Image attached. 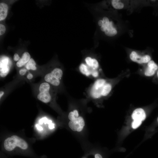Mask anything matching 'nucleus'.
I'll use <instances>...</instances> for the list:
<instances>
[{
  "label": "nucleus",
  "instance_id": "nucleus-2",
  "mask_svg": "<svg viewBox=\"0 0 158 158\" xmlns=\"http://www.w3.org/2000/svg\"><path fill=\"white\" fill-rule=\"evenodd\" d=\"M63 74V71L61 69L56 68L51 72L46 75L44 79L47 82L54 86H58L60 84V80L62 77Z\"/></svg>",
  "mask_w": 158,
  "mask_h": 158
},
{
  "label": "nucleus",
  "instance_id": "nucleus-9",
  "mask_svg": "<svg viewBox=\"0 0 158 158\" xmlns=\"http://www.w3.org/2000/svg\"><path fill=\"white\" fill-rule=\"evenodd\" d=\"M8 60L7 59L6 60H1L0 66H4L0 67V76L2 77H4L6 76L10 70L9 67L7 66Z\"/></svg>",
  "mask_w": 158,
  "mask_h": 158
},
{
  "label": "nucleus",
  "instance_id": "nucleus-3",
  "mask_svg": "<svg viewBox=\"0 0 158 158\" xmlns=\"http://www.w3.org/2000/svg\"><path fill=\"white\" fill-rule=\"evenodd\" d=\"M51 86L49 83L44 82L40 85L39 90V93L37 96L38 99L44 103H47L50 102L51 97L50 92Z\"/></svg>",
  "mask_w": 158,
  "mask_h": 158
},
{
  "label": "nucleus",
  "instance_id": "nucleus-10",
  "mask_svg": "<svg viewBox=\"0 0 158 158\" xmlns=\"http://www.w3.org/2000/svg\"><path fill=\"white\" fill-rule=\"evenodd\" d=\"M30 59V56L29 53L27 52H25L23 54L21 58L16 63V65L18 67L24 66L27 63Z\"/></svg>",
  "mask_w": 158,
  "mask_h": 158
},
{
  "label": "nucleus",
  "instance_id": "nucleus-32",
  "mask_svg": "<svg viewBox=\"0 0 158 158\" xmlns=\"http://www.w3.org/2000/svg\"><path fill=\"white\" fill-rule=\"evenodd\" d=\"M157 121L158 122V117L157 118Z\"/></svg>",
  "mask_w": 158,
  "mask_h": 158
},
{
  "label": "nucleus",
  "instance_id": "nucleus-1",
  "mask_svg": "<svg viewBox=\"0 0 158 158\" xmlns=\"http://www.w3.org/2000/svg\"><path fill=\"white\" fill-rule=\"evenodd\" d=\"M4 147L5 150L11 152L16 147L25 150L28 148V145L25 141L20 137L13 135L6 138L4 142Z\"/></svg>",
  "mask_w": 158,
  "mask_h": 158
},
{
  "label": "nucleus",
  "instance_id": "nucleus-12",
  "mask_svg": "<svg viewBox=\"0 0 158 158\" xmlns=\"http://www.w3.org/2000/svg\"><path fill=\"white\" fill-rule=\"evenodd\" d=\"M79 69L80 72L83 74L89 76L91 74V72L87 65L84 63H81L79 66Z\"/></svg>",
  "mask_w": 158,
  "mask_h": 158
},
{
  "label": "nucleus",
  "instance_id": "nucleus-11",
  "mask_svg": "<svg viewBox=\"0 0 158 158\" xmlns=\"http://www.w3.org/2000/svg\"><path fill=\"white\" fill-rule=\"evenodd\" d=\"M8 6L7 5L4 3L0 4V20H4L6 18L8 13Z\"/></svg>",
  "mask_w": 158,
  "mask_h": 158
},
{
  "label": "nucleus",
  "instance_id": "nucleus-14",
  "mask_svg": "<svg viewBox=\"0 0 158 158\" xmlns=\"http://www.w3.org/2000/svg\"><path fill=\"white\" fill-rule=\"evenodd\" d=\"M36 63L35 60L32 58H31L28 62L27 63L26 67L27 69L28 70H35L37 69L36 66Z\"/></svg>",
  "mask_w": 158,
  "mask_h": 158
},
{
  "label": "nucleus",
  "instance_id": "nucleus-20",
  "mask_svg": "<svg viewBox=\"0 0 158 158\" xmlns=\"http://www.w3.org/2000/svg\"><path fill=\"white\" fill-rule=\"evenodd\" d=\"M6 28L5 26L2 24H0V35H3L5 32Z\"/></svg>",
  "mask_w": 158,
  "mask_h": 158
},
{
  "label": "nucleus",
  "instance_id": "nucleus-30",
  "mask_svg": "<svg viewBox=\"0 0 158 158\" xmlns=\"http://www.w3.org/2000/svg\"><path fill=\"white\" fill-rule=\"evenodd\" d=\"M4 94V91H1L0 92V98L1 99L2 96Z\"/></svg>",
  "mask_w": 158,
  "mask_h": 158
},
{
  "label": "nucleus",
  "instance_id": "nucleus-26",
  "mask_svg": "<svg viewBox=\"0 0 158 158\" xmlns=\"http://www.w3.org/2000/svg\"><path fill=\"white\" fill-rule=\"evenodd\" d=\"M104 24V22L102 20H99L98 22V24L99 26H102Z\"/></svg>",
  "mask_w": 158,
  "mask_h": 158
},
{
  "label": "nucleus",
  "instance_id": "nucleus-24",
  "mask_svg": "<svg viewBox=\"0 0 158 158\" xmlns=\"http://www.w3.org/2000/svg\"><path fill=\"white\" fill-rule=\"evenodd\" d=\"M102 20L104 23H108L110 22L109 18L106 17H104L103 18Z\"/></svg>",
  "mask_w": 158,
  "mask_h": 158
},
{
  "label": "nucleus",
  "instance_id": "nucleus-5",
  "mask_svg": "<svg viewBox=\"0 0 158 158\" xmlns=\"http://www.w3.org/2000/svg\"><path fill=\"white\" fill-rule=\"evenodd\" d=\"M100 29L104 32L106 35L109 37L114 36L117 33L116 29L113 26V22L111 21L108 23H104L100 27Z\"/></svg>",
  "mask_w": 158,
  "mask_h": 158
},
{
  "label": "nucleus",
  "instance_id": "nucleus-18",
  "mask_svg": "<svg viewBox=\"0 0 158 158\" xmlns=\"http://www.w3.org/2000/svg\"><path fill=\"white\" fill-rule=\"evenodd\" d=\"M142 121L134 120L132 123V127L134 129H136L141 124Z\"/></svg>",
  "mask_w": 158,
  "mask_h": 158
},
{
  "label": "nucleus",
  "instance_id": "nucleus-25",
  "mask_svg": "<svg viewBox=\"0 0 158 158\" xmlns=\"http://www.w3.org/2000/svg\"><path fill=\"white\" fill-rule=\"evenodd\" d=\"M19 58L20 57L17 54L15 53L14 54L13 56V60L15 61H17L19 60Z\"/></svg>",
  "mask_w": 158,
  "mask_h": 158
},
{
  "label": "nucleus",
  "instance_id": "nucleus-16",
  "mask_svg": "<svg viewBox=\"0 0 158 158\" xmlns=\"http://www.w3.org/2000/svg\"><path fill=\"white\" fill-rule=\"evenodd\" d=\"M106 83V80L103 79H99L96 80L94 83L93 88H98L103 87Z\"/></svg>",
  "mask_w": 158,
  "mask_h": 158
},
{
  "label": "nucleus",
  "instance_id": "nucleus-23",
  "mask_svg": "<svg viewBox=\"0 0 158 158\" xmlns=\"http://www.w3.org/2000/svg\"><path fill=\"white\" fill-rule=\"evenodd\" d=\"M91 74L94 77H96L98 75V73L97 71H92Z\"/></svg>",
  "mask_w": 158,
  "mask_h": 158
},
{
  "label": "nucleus",
  "instance_id": "nucleus-17",
  "mask_svg": "<svg viewBox=\"0 0 158 158\" xmlns=\"http://www.w3.org/2000/svg\"><path fill=\"white\" fill-rule=\"evenodd\" d=\"M99 64L97 61L95 59H92V63L91 68L94 70L97 69L99 67Z\"/></svg>",
  "mask_w": 158,
  "mask_h": 158
},
{
  "label": "nucleus",
  "instance_id": "nucleus-28",
  "mask_svg": "<svg viewBox=\"0 0 158 158\" xmlns=\"http://www.w3.org/2000/svg\"><path fill=\"white\" fill-rule=\"evenodd\" d=\"M33 77V75L30 73H29L27 75V78L28 79H31Z\"/></svg>",
  "mask_w": 158,
  "mask_h": 158
},
{
  "label": "nucleus",
  "instance_id": "nucleus-6",
  "mask_svg": "<svg viewBox=\"0 0 158 158\" xmlns=\"http://www.w3.org/2000/svg\"><path fill=\"white\" fill-rule=\"evenodd\" d=\"M130 57L132 61L140 64L147 63L151 61V57L149 55L140 56L134 51L131 53Z\"/></svg>",
  "mask_w": 158,
  "mask_h": 158
},
{
  "label": "nucleus",
  "instance_id": "nucleus-8",
  "mask_svg": "<svg viewBox=\"0 0 158 158\" xmlns=\"http://www.w3.org/2000/svg\"><path fill=\"white\" fill-rule=\"evenodd\" d=\"M158 68L157 65L154 61H150L148 63L147 67L145 72V75L147 76H150L153 75L157 69Z\"/></svg>",
  "mask_w": 158,
  "mask_h": 158
},
{
  "label": "nucleus",
  "instance_id": "nucleus-21",
  "mask_svg": "<svg viewBox=\"0 0 158 158\" xmlns=\"http://www.w3.org/2000/svg\"><path fill=\"white\" fill-rule=\"evenodd\" d=\"M48 120L46 117H44L41 119L39 121V123L40 124H42L44 123V124L47 123Z\"/></svg>",
  "mask_w": 158,
  "mask_h": 158
},
{
  "label": "nucleus",
  "instance_id": "nucleus-29",
  "mask_svg": "<svg viewBox=\"0 0 158 158\" xmlns=\"http://www.w3.org/2000/svg\"><path fill=\"white\" fill-rule=\"evenodd\" d=\"M49 129H52L54 128V124L52 123L49 124Z\"/></svg>",
  "mask_w": 158,
  "mask_h": 158
},
{
  "label": "nucleus",
  "instance_id": "nucleus-4",
  "mask_svg": "<svg viewBox=\"0 0 158 158\" xmlns=\"http://www.w3.org/2000/svg\"><path fill=\"white\" fill-rule=\"evenodd\" d=\"M85 125V122L83 118L80 116L76 117L70 121L68 123L69 128L74 131L80 132Z\"/></svg>",
  "mask_w": 158,
  "mask_h": 158
},
{
  "label": "nucleus",
  "instance_id": "nucleus-19",
  "mask_svg": "<svg viewBox=\"0 0 158 158\" xmlns=\"http://www.w3.org/2000/svg\"><path fill=\"white\" fill-rule=\"evenodd\" d=\"M85 60L87 65L91 68L92 63V59L90 57H87L85 59Z\"/></svg>",
  "mask_w": 158,
  "mask_h": 158
},
{
  "label": "nucleus",
  "instance_id": "nucleus-15",
  "mask_svg": "<svg viewBox=\"0 0 158 158\" xmlns=\"http://www.w3.org/2000/svg\"><path fill=\"white\" fill-rule=\"evenodd\" d=\"M111 4L113 7L115 9H121L123 8L124 4L118 0H113L111 1Z\"/></svg>",
  "mask_w": 158,
  "mask_h": 158
},
{
  "label": "nucleus",
  "instance_id": "nucleus-22",
  "mask_svg": "<svg viewBox=\"0 0 158 158\" xmlns=\"http://www.w3.org/2000/svg\"><path fill=\"white\" fill-rule=\"evenodd\" d=\"M26 71V69L24 68H22L19 70V73L20 75H23L25 74Z\"/></svg>",
  "mask_w": 158,
  "mask_h": 158
},
{
  "label": "nucleus",
  "instance_id": "nucleus-31",
  "mask_svg": "<svg viewBox=\"0 0 158 158\" xmlns=\"http://www.w3.org/2000/svg\"><path fill=\"white\" fill-rule=\"evenodd\" d=\"M52 123V121L51 120H49L48 121L47 123H48V124H49L50 123Z\"/></svg>",
  "mask_w": 158,
  "mask_h": 158
},
{
  "label": "nucleus",
  "instance_id": "nucleus-27",
  "mask_svg": "<svg viewBox=\"0 0 158 158\" xmlns=\"http://www.w3.org/2000/svg\"><path fill=\"white\" fill-rule=\"evenodd\" d=\"M36 127L38 130H39L41 131L43 130V128L42 127L40 126L38 124H37L36 125Z\"/></svg>",
  "mask_w": 158,
  "mask_h": 158
},
{
  "label": "nucleus",
  "instance_id": "nucleus-33",
  "mask_svg": "<svg viewBox=\"0 0 158 158\" xmlns=\"http://www.w3.org/2000/svg\"><path fill=\"white\" fill-rule=\"evenodd\" d=\"M157 76H158V72H157Z\"/></svg>",
  "mask_w": 158,
  "mask_h": 158
},
{
  "label": "nucleus",
  "instance_id": "nucleus-13",
  "mask_svg": "<svg viewBox=\"0 0 158 158\" xmlns=\"http://www.w3.org/2000/svg\"><path fill=\"white\" fill-rule=\"evenodd\" d=\"M111 89V85L109 83H106L103 86L102 92V96H107L110 92Z\"/></svg>",
  "mask_w": 158,
  "mask_h": 158
},
{
  "label": "nucleus",
  "instance_id": "nucleus-7",
  "mask_svg": "<svg viewBox=\"0 0 158 158\" xmlns=\"http://www.w3.org/2000/svg\"><path fill=\"white\" fill-rule=\"evenodd\" d=\"M132 118L133 120L141 121H144L146 118V114L144 110L141 108L135 109L132 114Z\"/></svg>",
  "mask_w": 158,
  "mask_h": 158
}]
</instances>
